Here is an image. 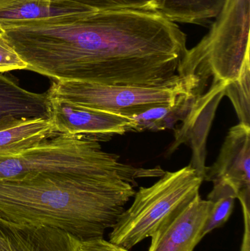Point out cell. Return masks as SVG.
I'll use <instances>...</instances> for the list:
<instances>
[{
    "mask_svg": "<svg viewBox=\"0 0 250 251\" xmlns=\"http://www.w3.org/2000/svg\"><path fill=\"white\" fill-rule=\"evenodd\" d=\"M213 183L212 191L208 196V200L211 203V210L203 229V237L227 222L237 199L236 192L227 183L223 181Z\"/></svg>",
    "mask_w": 250,
    "mask_h": 251,
    "instance_id": "cell-16",
    "label": "cell"
},
{
    "mask_svg": "<svg viewBox=\"0 0 250 251\" xmlns=\"http://www.w3.org/2000/svg\"><path fill=\"white\" fill-rule=\"evenodd\" d=\"M211 207L210 201L197 195L159 227L151 237L148 251H193L204 238L203 229Z\"/></svg>",
    "mask_w": 250,
    "mask_h": 251,
    "instance_id": "cell-9",
    "label": "cell"
},
{
    "mask_svg": "<svg viewBox=\"0 0 250 251\" xmlns=\"http://www.w3.org/2000/svg\"><path fill=\"white\" fill-rule=\"evenodd\" d=\"M50 104L56 132L108 141L114 136L131 132L135 125L132 118L91 110L63 100L50 99Z\"/></svg>",
    "mask_w": 250,
    "mask_h": 251,
    "instance_id": "cell-8",
    "label": "cell"
},
{
    "mask_svg": "<svg viewBox=\"0 0 250 251\" xmlns=\"http://www.w3.org/2000/svg\"><path fill=\"white\" fill-rule=\"evenodd\" d=\"M39 174H74L136 186V178L161 177V168H136L104 151L100 142L83 135L56 132L16 156H0V180Z\"/></svg>",
    "mask_w": 250,
    "mask_h": 251,
    "instance_id": "cell-3",
    "label": "cell"
},
{
    "mask_svg": "<svg viewBox=\"0 0 250 251\" xmlns=\"http://www.w3.org/2000/svg\"><path fill=\"white\" fill-rule=\"evenodd\" d=\"M134 186L74 174H39L0 180V218L45 226L80 241L103 238L135 196Z\"/></svg>",
    "mask_w": 250,
    "mask_h": 251,
    "instance_id": "cell-2",
    "label": "cell"
},
{
    "mask_svg": "<svg viewBox=\"0 0 250 251\" xmlns=\"http://www.w3.org/2000/svg\"><path fill=\"white\" fill-rule=\"evenodd\" d=\"M55 133L51 119H22L0 126V156L21 154Z\"/></svg>",
    "mask_w": 250,
    "mask_h": 251,
    "instance_id": "cell-13",
    "label": "cell"
},
{
    "mask_svg": "<svg viewBox=\"0 0 250 251\" xmlns=\"http://www.w3.org/2000/svg\"><path fill=\"white\" fill-rule=\"evenodd\" d=\"M91 11L69 0H0V31L22 24Z\"/></svg>",
    "mask_w": 250,
    "mask_h": 251,
    "instance_id": "cell-11",
    "label": "cell"
},
{
    "mask_svg": "<svg viewBox=\"0 0 250 251\" xmlns=\"http://www.w3.org/2000/svg\"><path fill=\"white\" fill-rule=\"evenodd\" d=\"M204 181H223L236 192L242 207L250 205V126L239 122L229 129L216 162L205 168Z\"/></svg>",
    "mask_w": 250,
    "mask_h": 251,
    "instance_id": "cell-7",
    "label": "cell"
},
{
    "mask_svg": "<svg viewBox=\"0 0 250 251\" xmlns=\"http://www.w3.org/2000/svg\"><path fill=\"white\" fill-rule=\"evenodd\" d=\"M201 97L192 93L179 99L174 104L152 107L132 117L135 125L131 132L159 131L174 128L180 121L186 120L192 114Z\"/></svg>",
    "mask_w": 250,
    "mask_h": 251,
    "instance_id": "cell-14",
    "label": "cell"
},
{
    "mask_svg": "<svg viewBox=\"0 0 250 251\" xmlns=\"http://www.w3.org/2000/svg\"><path fill=\"white\" fill-rule=\"evenodd\" d=\"M226 1L155 0V11L174 23H204L218 16Z\"/></svg>",
    "mask_w": 250,
    "mask_h": 251,
    "instance_id": "cell-15",
    "label": "cell"
},
{
    "mask_svg": "<svg viewBox=\"0 0 250 251\" xmlns=\"http://www.w3.org/2000/svg\"><path fill=\"white\" fill-rule=\"evenodd\" d=\"M250 0H226L209 32L187 50L178 69L179 76H195L204 94L208 79L212 85L239 79L250 66Z\"/></svg>",
    "mask_w": 250,
    "mask_h": 251,
    "instance_id": "cell-4",
    "label": "cell"
},
{
    "mask_svg": "<svg viewBox=\"0 0 250 251\" xmlns=\"http://www.w3.org/2000/svg\"><path fill=\"white\" fill-rule=\"evenodd\" d=\"M79 251H129L103 238L83 240L79 243Z\"/></svg>",
    "mask_w": 250,
    "mask_h": 251,
    "instance_id": "cell-20",
    "label": "cell"
},
{
    "mask_svg": "<svg viewBox=\"0 0 250 251\" xmlns=\"http://www.w3.org/2000/svg\"><path fill=\"white\" fill-rule=\"evenodd\" d=\"M27 65L0 31V73L26 69Z\"/></svg>",
    "mask_w": 250,
    "mask_h": 251,
    "instance_id": "cell-19",
    "label": "cell"
},
{
    "mask_svg": "<svg viewBox=\"0 0 250 251\" xmlns=\"http://www.w3.org/2000/svg\"><path fill=\"white\" fill-rule=\"evenodd\" d=\"M243 209L245 219V232L240 251H250V209Z\"/></svg>",
    "mask_w": 250,
    "mask_h": 251,
    "instance_id": "cell-21",
    "label": "cell"
},
{
    "mask_svg": "<svg viewBox=\"0 0 250 251\" xmlns=\"http://www.w3.org/2000/svg\"><path fill=\"white\" fill-rule=\"evenodd\" d=\"M225 94L231 101L239 122L250 126V66L244 69L239 79L226 85Z\"/></svg>",
    "mask_w": 250,
    "mask_h": 251,
    "instance_id": "cell-17",
    "label": "cell"
},
{
    "mask_svg": "<svg viewBox=\"0 0 250 251\" xmlns=\"http://www.w3.org/2000/svg\"><path fill=\"white\" fill-rule=\"evenodd\" d=\"M29 119H51L48 91L31 92L0 73V126Z\"/></svg>",
    "mask_w": 250,
    "mask_h": 251,
    "instance_id": "cell-12",
    "label": "cell"
},
{
    "mask_svg": "<svg viewBox=\"0 0 250 251\" xmlns=\"http://www.w3.org/2000/svg\"><path fill=\"white\" fill-rule=\"evenodd\" d=\"M47 91L50 99L126 118L137 116L152 107L172 105L192 93L201 96L199 79L191 75H179L165 85L155 87L54 80Z\"/></svg>",
    "mask_w": 250,
    "mask_h": 251,
    "instance_id": "cell-6",
    "label": "cell"
},
{
    "mask_svg": "<svg viewBox=\"0 0 250 251\" xmlns=\"http://www.w3.org/2000/svg\"><path fill=\"white\" fill-rule=\"evenodd\" d=\"M80 240L58 228L0 218V251H79Z\"/></svg>",
    "mask_w": 250,
    "mask_h": 251,
    "instance_id": "cell-10",
    "label": "cell"
},
{
    "mask_svg": "<svg viewBox=\"0 0 250 251\" xmlns=\"http://www.w3.org/2000/svg\"><path fill=\"white\" fill-rule=\"evenodd\" d=\"M81 4L89 10H132L155 11V0H69Z\"/></svg>",
    "mask_w": 250,
    "mask_h": 251,
    "instance_id": "cell-18",
    "label": "cell"
},
{
    "mask_svg": "<svg viewBox=\"0 0 250 251\" xmlns=\"http://www.w3.org/2000/svg\"><path fill=\"white\" fill-rule=\"evenodd\" d=\"M26 70L55 81L155 87L179 76L186 36L147 10H95L1 30Z\"/></svg>",
    "mask_w": 250,
    "mask_h": 251,
    "instance_id": "cell-1",
    "label": "cell"
},
{
    "mask_svg": "<svg viewBox=\"0 0 250 251\" xmlns=\"http://www.w3.org/2000/svg\"><path fill=\"white\" fill-rule=\"evenodd\" d=\"M204 181L192 165L164 172L151 187L135 193L132 206L120 215L110 234V241L130 250L151 237L173 214L190 202Z\"/></svg>",
    "mask_w": 250,
    "mask_h": 251,
    "instance_id": "cell-5",
    "label": "cell"
}]
</instances>
